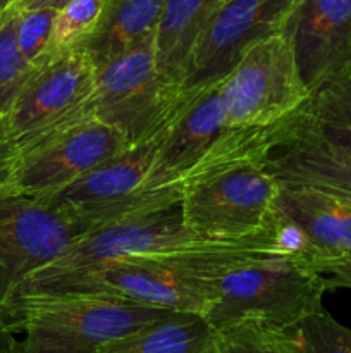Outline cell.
Wrapping results in <instances>:
<instances>
[{
    "instance_id": "1",
    "label": "cell",
    "mask_w": 351,
    "mask_h": 353,
    "mask_svg": "<svg viewBox=\"0 0 351 353\" xmlns=\"http://www.w3.org/2000/svg\"><path fill=\"white\" fill-rule=\"evenodd\" d=\"M301 248L284 228L241 240H215L206 247L167 254L134 255L95 262L67 271L38 269L14 293H64L109 296L205 317L215 279L229 269L268 254Z\"/></svg>"
},
{
    "instance_id": "2",
    "label": "cell",
    "mask_w": 351,
    "mask_h": 353,
    "mask_svg": "<svg viewBox=\"0 0 351 353\" xmlns=\"http://www.w3.org/2000/svg\"><path fill=\"white\" fill-rule=\"evenodd\" d=\"M282 145V123L264 130H227L182 190V219L196 234L241 240L279 230L281 181L268 169Z\"/></svg>"
},
{
    "instance_id": "3",
    "label": "cell",
    "mask_w": 351,
    "mask_h": 353,
    "mask_svg": "<svg viewBox=\"0 0 351 353\" xmlns=\"http://www.w3.org/2000/svg\"><path fill=\"white\" fill-rule=\"evenodd\" d=\"M167 312L109 296L14 293L0 317L7 333L24 334L14 353H98Z\"/></svg>"
},
{
    "instance_id": "4",
    "label": "cell",
    "mask_w": 351,
    "mask_h": 353,
    "mask_svg": "<svg viewBox=\"0 0 351 353\" xmlns=\"http://www.w3.org/2000/svg\"><path fill=\"white\" fill-rule=\"evenodd\" d=\"M322 255L310 248L268 254L229 269L215 279V292L205 319L210 326L234 321H260L292 330L305 317L323 309L326 276Z\"/></svg>"
},
{
    "instance_id": "5",
    "label": "cell",
    "mask_w": 351,
    "mask_h": 353,
    "mask_svg": "<svg viewBox=\"0 0 351 353\" xmlns=\"http://www.w3.org/2000/svg\"><path fill=\"white\" fill-rule=\"evenodd\" d=\"M157 143L158 137H155L129 147L40 200L57 207L86 233L179 205L184 183L181 176L158 174Z\"/></svg>"
},
{
    "instance_id": "6",
    "label": "cell",
    "mask_w": 351,
    "mask_h": 353,
    "mask_svg": "<svg viewBox=\"0 0 351 353\" xmlns=\"http://www.w3.org/2000/svg\"><path fill=\"white\" fill-rule=\"evenodd\" d=\"M129 147L117 128L86 114L17 147L0 196L43 199Z\"/></svg>"
},
{
    "instance_id": "7",
    "label": "cell",
    "mask_w": 351,
    "mask_h": 353,
    "mask_svg": "<svg viewBox=\"0 0 351 353\" xmlns=\"http://www.w3.org/2000/svg\"><path fill=\"white\" fill-rule=\"evenodd\" d=\"M308 97L291 40L281 31L248 48L222 79L226 128H270L291 117Z\"/></svg>"
},
{
    "instance_id": "8",
    "label": "cell",
    "mask_w": 351,
    "mask_h": 353,
    "mask_svg": "<svg viewBox=\"0 0 351 353\" xmlns=\"http://www.w3.org/2000/svg\"><path fill=\"white\" fill-rule=\"evenodd\" d=\"M96 71L81 47L57 52L34 68L9 109L0 116V145L17 148L92 114Z\"/></svg>"
},
{
    "instance_id": "9",
    "label": "cell",
    "mask_w": 351,
    "mask_h": 353,
    "mask_svg": "<svg viewBox=\"0 0 351 353\" xmlns=\"http://www.w3.org/2000/svg\"><path fill=\"white\" fill-rule=\"evenodd\" d=\"M182 99L158 72L153 38L98 68L92 114L117 128L134 147L158 137Z\"/></svg>"
},
{
    "instance_id": "10",
    "label": "cell",
    "mask_w": 351,
    "mask_h": 353,
    "mask_svg": "<svg viewBox=\"0 0 351 353\" xmlns=\"http://www.w3.org/2000/svg\"><path fill=\"white\" fill-rule=\"evenodd\" d=\"M85 234L78 223L45 200L0 196V316L28 276L62 257ZM16 345L0 317V353H14Z\"/></svg>"
},
{
    "instance_id": "11",
    "label": "cell",
    "mask_w": 351,
    "mask_h": 353,
    "mask_svg": "<svg viewBox=\"0 0 351 353\" xmlns=\"http://www.w3.org/2000/svg\"><path fill=\"white\" fill-rule=\"evenodd\" d=\"M292 0H220L189 57L182 95L219 83L244 52L282 31Z\"/></svg>"
},
{
    "instance_id": "12",
    "label": "cell",
    "mask_w": 351,
    "mask_h": 353,
    "mask_svg": "<svg viewBox=\"0 0 351 353\" xmlns=\"http://www.w3.org/2000/svg\"><path fill=\"white\" fill-rule=\"evenodd\" d=\"M215 240L196 234L182 219L179 205L131 217L93 230L79 238L62 257L47 264L45 271H67L81 265L134 255L167 254L206 247Z\"/></svg>"
},
{
    "instance_id": "13",
    "label": "cell",
    "mask_w": 351,
    "mask_h": 353,
    "mask_svg": "<svg viewBox=\"0 0 351 353\" xmlns=\"http://www.w3.org/2000/svg\"><path fill=\"white\" fill-rule=\"evenodd\" d=\"M282 33L312 92L351 65V0H292Z\"/></svg>"
},
{
    "instance_id": "14",
    "label": "cell",
    "mask_w": 351,
    "mask_h": 353,
    "mask_svg": "<svg viewBox=\"0 0 351 353\" xmlns=\"http://www.w3.org/2000/svg\"><path fill=\"white\" fill-rule=\"evenodd\" d=\"M226 131L222 81L186 92L181 105L158 134L157 172L181 176L186 181L182 172L198 162Z\"/></svg>"
},
{
    "instance_id": "15",
    "label": "cell",
    "mask_w": 351,
    "mask_h": 353,
    "mask_svg": "<svg viewBox=\"0 0 351 353\" xmlns=\"http://www.w3.org/2000/svg\"><path fill=\"white\" fill-rule=\"evenodd\" d=\"M279 223L298 234L322 261L351 250V200L305 185L281 183Z\"/></svg>"
},
{
    "instance_id": "16",
    "label": "cell",
    "mask_w": 351,
    "mask_h": 353,
    "mask_svg": "<svg viewBox=\"0 0 351 353\" xmlns=\"http://www.w3.org/2000/svg\"><path fill=\"white\" fill-rule=\"evenodd\" d=\"M305 143L351 162V65L310 92L308 100L282 121V147Z\"/></svg>"
},
{
    "instance_id": "17",
    "label": "cell",
    "mask_w": 351,
    "mask_h": 353,
    "mask_svg": "<svg viewBox=\"0 0 351 353\" xmlns=\"http://www.w3.org/2000/svg\"><path fill=\"white\" fill-rule=\"evenodd\" d=\"M164 0H109L95 30L78 45L96 69L153 40Z\"/></svg>"
},
{
    "instance_id": "18",
    "label": "cell",
    "mask_w": 351,
    "mask_h": 353,
    "mask_svg": "<svg viewBox=\"0 0 351 353\" xmlns=\"http://www.w3.org/2000/svg\"><path fill=\"white\" fill-rule=\"evenodd\" d=\"M220 0H164L155 33V62L162 79L182 93L189 57Z\"/></svg>"
},
{
    "instance_id": "19",
    "label": "cell",
    "mask_w": 351,
    "mask_h": 353,
    "mask_svg": "<svg viewBox=\"0 0 351 353\" xmlns=\"http://www.w3.org/2000/svg\"><path fill=\"white\" fill-rule=\"evenodd\" d=\"M210 330L202 314L171 310L141 330L110 341L98 353H202Z\"/></svg>"
},
{
    "instance_id": "20",
    "label": "cell",
    "mask_w": 351,
    "mask_h": 353,
    "mask_svg": "<svg viewBox=\"0 0 351 353\" xmlns=\"http://www.w3.org/2000/svg\"><path fill=\"white\" fill-rule=\"evenodd\" d=\"M268 169L281 183L305 185L351 200V162L339 161L305 143H289L272 154Z\"/></svg>"
},
{
    "instance_id": "21",
    "label": "cell",
    "mask_w": 351,
    "mask_h": 353,
    "mask_svg": "<svg viewBox=\"0 0 351 353\" xmlns=\"http://www.w3.org/2000/svg\"><path fill=\"white\" fill-rule=\"evenodd\" d=\"M202 353H299L291 330L260 321H234L212 326Z\"/></svg>"
},
{
    "instance_id": "22",
    "label": "cell",
    "mask_w": 351,
    "mask_h": 353,
    "mask_svg": "<svg viewBox=\"0 0 351 353\" xmlns=\"http://www.w3.org/2000/svg\"><path fill=\"white\" fill-rule=\"evenodd\" d=\"M19 7H12L0 14V116L14 102L33 69L24 61L16 37Z\"/></svg>"
},
{
    "instance_id": "23",
    "label": "cell",
    "mask_w": 351,
    "mask_h": 353,
    "mask_svg": "<svg viewBox=\"0 0 351 353\" xmlns=\"http://www.w3.org/2000/svg\"><path fill=\"white\" fill-rule=\"evenodd\" d=\"M57 9L52 7H34L21 9L17 14L16 37L24 61L31 69L45 64L57 52L52 47V33Z\"/></svg>"
},
{
    "instance_id": "24",
    "label": "cell",
    "mask_w": 351,
    "mask_h": 353,
    "mask_svg": "<svg viewBox=\"0 0 351 353\" xmlns=\"http://www.w3.org/2000/svg\"><path fill=\"white\" fill-rule=\"evenodd\" d=\"M109 0H67L54 21L52 47L55 52L78 47L98 24Z\"/></svg>"
},
{
    "instance_id": "25",
    "label": "cell",
    "mask_w": 351,
    "mask_h": 353,
    "mask_svg": "<svg viewBox=\"0 0 351 353\" xmlns=\"http://www.w3.org/2000/svg\"><path fill=\"white\" fill-rule=\"evenodd\" d=\"M291 331L299 353H351V330L326 309L305 317Z\"/></svg>"
},
{
    "instance_id": "26",
    "label": "cell",
    "mask_w": 351,
    "mask_h": 353,
    "mask_svg": "<svg viewBox=\"0 0 351 353\" xmlns=\"http://www.w3.org/2000/svg\"><path fill=\"white\" fill-rule=\"evenodd\" d=\"M319 271L326 276V283L329 290H351V250L323 259L319 264Z\"/></svg>"
},
{
    "instance_id": "27",
    "label": "cell",
    "mask_w": 351,
    "mask_h": 353,
    "mask_svg": "<svg viewBox=\"0 0 351 353\" xmlns=\"http://www.w3.org/2000/svg\"><path fill=\"white\" fill-rule=\"evenodd\" d=\"M16 159V147L12 145H0V188L7 181Z\"/></svg>"
},
{
    "instance_id": "28",
    "label": "cell",
    "mask_w": 351,
    "mask_h": 353,
    "mask_svg": "<svg viewBox=\"0 0 351 353\" xmlns=\"http://www.w3.org/2000/svg\"><path fill=\"white\" fill-rule=\"evenodd\" d=\"M67 0H17L16 6L21 9H34V7H52V9H58Z\"/></svg>"
},
{
    "instance_id": "29",
    "label": "cell",
    "mask_w": 351,
    "mask_h": 353,
    "mask_svg": "<svg viewBox=\"0 0 351 353\" xmlns=\"http://www.w3.org/2000/svg\"><path fill=\"white\" fill-rule=\"evenodd\" d=\"M16 3V0H0V14L6 12L9 7H12Z\"/></svg>"
},
{
    "instance_id": "30",
    "label": "cell",
    "mask_w": 351,
    "mask_h": 353,
    "mask_svg": "<svg viewBox=\"0 0 351 353\" xmlns=\"http://www.w3.org/2000/svg\"><path fill=\"white\" fill-rule=\"evenodd\" d=\"M16 2H17V0H16Z\"/></svg>"
}]
</instances>
